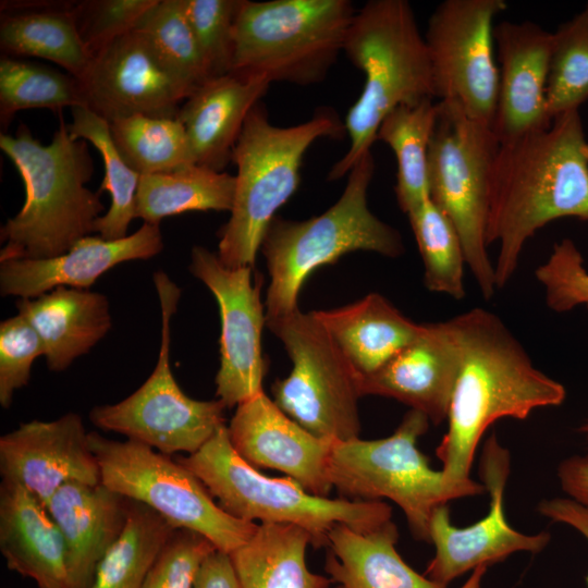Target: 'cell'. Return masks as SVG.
<instances>
[{"label":"cell","instance_id":"1","mask_svg":"<svg viewBox=\"0 0 588 588\" xmlns=\"http://www.w3.org/2000/svg\"><path fill=\"white\" fill-rule=\"evenodd\" d=\"M578 110L500 143L489 182L486 238L499 243L497 289L514 275L524 245L560 218L588 223V160Z\"/></svg>","mask_w":588,"mask_h":588},{"label":"cell","instance_id":"2","mask_svg":"<svg viewBox=\"0 0 588 588\" xmlns=\"http://www.w3.org/2000/svg\"><path fill=\"white\" fill-rule=\"evenodd\" d=\"M458 348V371L448 430L436 450L441 470L455 482L470 480L478 443L500 418L526 419L558 406L565 388L536 368L525 348L493 313L473 308L449 319Z\"/></svg>","mask_w":588,"mask_h":588},{"label":"cell","instance_id":"3","mask_svg":"<svg viewBox=\"0 0 588 588\" xmlns=\"http://www.w3.org/2000/svg\"><path fill=\"white\" fill-rule=\"evenodd\" d=\"M87 143L70 134L61 112L48 145L35 139L24 123L15 135L1 133L0 148L22 177L25 201L1 228L5 245L0 261L53 258L95 232L105 206L99 193L86 187L94 172Z\"/></svg>","mask_w":588,"mask_h":588},{"label":"cell","instance_id":"4","mask_svg":"<svg viewBox=\"0 0 588 588\" xmlns=\"http://www.w3.org/2000/svg\"><path fill=\"white\" fill-rule=\"evenodd\" d=\"M343 52L365 84L344 121L348 150L332 166L329 181L348 174L371 150L380 123L394 108L434 99L428 48L408 1L366 2L352 19Z\"/></svg>","mask_w":588,"mask_h":588},{"label":"cell","instance_id":"5","mask_svg":"<svg viewBox=\"0 0 588 588\" xmlns=\"http://www.w3.org/2000/svg\"><path fill=\"white\" fill-rule=\"evenodd\" d=\"M345 134L344 122L330 108L292 126L272 124L261 103L252 109L231 155L236 166L234 200L218 244L225 266L254 268L269 223L298 187L307 149L319 138Z\"/></svg>","mask_w":588,"mask_h":588},{"label":"cell","instance_id":"6","mask_svg":"<svg viewBox=\"0 0 588 588\" xmlns=\"http://www.w3.org/2000/svg\"><path fill=\"white\" fill-rule=\"evenodd\" d=\"M373 173L370 150L351 169L342 195L327 211L303 221L275 216L269 223L260 245L270 274L266 319L297 309L298 293L310 273L344 254L368 250L395 258L404 252L399 231L368 208Z\"/></svg>","mask_w":588,"mask_h":588},{"label":"cell","instance_id":"7","mask_svg":"<svg viewBox=\"0 0 588 588\" xmlns=\"http://www.w3.org/2000/svg\"><path fill=\"white\" fill-rule=\"evenodd\" d=\"M176 460L196 475L228 514L252 523L296 525L309 534L316 549L329 547V532L338 524L368 532L392 517L385 502L319 497L290 477L261 474L233 449L225 425L197 452Z\"/></svg>","mask_w":588,"mask_h":588},{"label":"cell","instance_id":"8","mask_svg":"<svg viewBox=\"0 0 588 588\" xmlns=\"http://www.w3.org/2000/svg\"><path fill=\"white\" fill-rule=\"evenodd\" d=\"M348 0H242L232 73L299 86L321 83L343 52Z\"/></svg>","mask_w":588,"mask_h":588},{"label":"cell","instance_id":"9","mask_svg":"<svg viewBox=\"0 0 588 588\" xmlns=\"http://www.w3.org/2000/svg\"><path fill=\"white\" fill-rule=\"evenodd\" d=\"M429 421L425 414L409 409L391 436L335 441L329 460V477L341 498L391 500L403 511L414 538L426 542L436 507L486 491L473 479L455 482L429 466L417 448Z\"/></svg>","mask_w":588,"mask_h":588},{"label":"cell","instance_id":"10","mask_svg":"<svg viewBox=\"0 0 588 588\" xmlns=\"http://www.w3.org/2000/svg\"><path fill=\"white\" fill-rule=\"evenodd\" d=\"M438 113L428 151L430 199L451 220L466 265L482 296L497 290L486 238L489 182L500 146L492 128L469 118L452 101H437Z\"/></svg>","mask_w":588,"mask_h":588},{"label":"cell","instance_id":"11","mask_svg":"<svg viewBox=\"0 0 588 588\" xmlns=\"http://www.w3.org/2000/svg\"><path fill=\"white\" fill-rule=\"evenodd\" d=\"M100 481L125 499L162 516L174 529H188L231 553L248 541L258 524L228 514L205 485L181 464L143 443L89 432Z\"/></svg>","mask_w":588,"mask_h":588},{"label":"cell","instance_id":"12","mask_svg":"<svg viewBox=\"0 0 588 588\" xmlns=\"http://www.w3.org/2000/svg\"><path fill=\"white\" fill-rule=\"evenodd\" d=\"M281 340L293 367L271 385L272 400L313 434L347 441L358 438L360 375L314 313L294 311L266 319Z\"/></svg>","mask_w":588,"mask_h":588},{"label":"cell","instance_id":"13","mask_svg":"<svg viewBox=\"0 0 588 588\" xmlns=\"http://www.w3.org/2000/svg\"><path fill=\"white\" fill-rule=\"evenodd\" d=\"M162 328L157 364L146 381L124 400L95 406L89 420L99 429L126 437L162 454L197 452L225 425V406L217 399L199 401L186 395L170 366L171 318L181 290L163 272L154 274Z\"/></svg>","mask_w":588,"mask_h":588},{"label":"cell","instance_id":"14","mask_svg":"<svg viewBox=\"0 0 588 588\" xmlns=\"http://www.w3.org/2000/svg\"><path fill=\"white\" fill-rule=\"evenodd\" d=\"M506 8L505 0H445L430 15L425 35L433 97L455 102L491 128L499 88L493 22Z\"/></svg>","mask_w":588,"mask_h":588},{"label":"cell","instance_id":"15","mask_svg":"<svg viewBox=\"0 0 588 588\" xmlns=\"http://www.w3.org/2000/svg\"><path fill=\"white\" fill-rule=\"evenodd\" d=\"M189 271L217 299L221 320L220 367L216 375V396L232 408L264 392L268 366L261 348L266 323L260 299L262 278L252 267L225 266L218 254L195 246Z\"/></svg>","mask_w":588,"mask_h":588},{"label":"cell","instance_id":"16","mask_svg":"<svg viewBox=\"0 0 588 588\" xmlns=\"http://www.w3.org/2000/svg\"><path fill=\"white\" fill-rule=\"evenodd\" d=\"M510 453L494 433L483 444L480 477L490 498L487 515L467 527L451 523L448 504L436 507L429 524V542L434 555L425 575L442 585L474 571L501 562L512 553H538L550 541V534L526 535L510 526L504 512V490L510 474Z\"/></svg>","mask_w":588,"mask_h":588},{"label":"cell","instance_id":"17","mask_svg":"<svg viewBox=\"0 0 588 588\" xmlns=\"http://www.w3.org/2000/svg\"><path fill=\"white\" fill-rule=\"evenodd\" d=\"M78 82L83 105L107 122L135 114L176 118L193 93L134 29L97 53Z\"/></svg>","mask_w":588,"mask_h":588},{"label":"cell","instance_id":"18","mask_svg":"<svg viewBox=\"0 0 588 588\" xmlns=\"http://www.w3.org/2000/svg\"><path fill=\"white\" fill-rule=\"evenodd\" d=\"M2 480L16 482L46 505L68 482L100 483L89 432L78 414L30 420L0 437Z\"/></svg>","mask_w":588,"mask_h":588},{"label":"cell","instance_id":"19","mask_svg":"<svg viewBox=\"0 0 588 588\" xmlns=\"http://www.w3.org/2000/svg\"><path fill=\"white\" fill-rule=\"evenodd\" d=\"M236 453L258 468L280 470L306 491L329 497V460L335 441L303 428L261 392L238 404L229 424Z\"/></svg>","mask_w":588,"mask_h":588},{"label":"cell","instance_id":"20","mask_svg":"<svg viewBox=\"0 0 588 588\" xmlns=\"http://www.w3.org/2000/svg\"><path fill=\"white\" fill-rule=\"evenodd\" d=\"M499 88L492 131L500 143L550 126L546 86L552 33L540 25L503 21L494 25Z\"/></svg>","mask_w":588,"mask_h":588},{"label":"cell","instance_id":"21","mask_svg":"<svg viewBox=\"0 0 588 588\" xmlns=\"http://www.w3.org/2000/svg\"><path fill=\"white\" fill-rule=\"evenodd\" d=\"M458 364L450 321L421 323L408 345L377 371L360 376L362 396L394 399L439 425L448 416Z\"/></svg>","mask_w":588,"mask_h":588},{"label":"cell","instance_id":"22","mask_svg":"<svg viewBox=\"0 0 588 588\" xmlns=\"http://www.w3.org/2000/svg\"><path fill=\"white\" fill-rule=\"evenodd\" d=\"M162 248L159 224L144 222L136 232L113 241L87 235L53 258L0 261V292L3 296L34 298L59 286L87 290L114 266L149 259Z\"/></svg>","mask_w":588,"mask_h":588},{"label":"cell","instance_id":"23","mask_svg":"<svg viewBox=\"0 0 588 588\" xmlns=\"http://www.w3.org/2000/svg\"><path fill=\"white\" fill-rule=\"evenodd\" d=\"M47 507L64 540L70 588H90L98 563L125 525L127 499L101 482H68Z\"/></svg>","mask_w":588,"mask_h":588},{"label":"cell","instance_id":"24","mask_svg":"<svg viewBox=\"0 0 588 588\" xmlns=\"http://www.w3.org/2000/svg\"><path fill=\"white\" fill-rule=\"evenodd\" d=\"M270 83L228 73L196 88L181 105L183 124L196 164L222 172L252 109Z\"/></svg>","mask_w":588,"mask_h":588},{"label":"cell","instance_id":"25","mask_svg":"<svg viewBox=\"0 0 588 588\" xmlns=\"http://www.w3.org/2000/svg\"><path fill=\"white\" fill-rule=\"evenodd\" d=\"M0 551L9 569L38 588H70L64 540L47 505L7 480L0 485Z\"/></svg>","mask_w":588,"mask_h":588},{"label":"cell","instance_id":"26","mask_svg":"<svg viewBox=\"0 0 588 588\" xmlns=\"http://www.w3.org/2000/svg\"><path fill=\"white\" fill-rule=\"evenodd\" d=\"M39 335L47 366L63 371L89 352L110 330L108 298L98 292L59 286L15 304Z\"/></svg>","mask_w":588,"mask_h":588},{"label":"cell","instance_id":"27","mask_svg":"<svg viewBox=\"0 0 588 588\" xmlns=\"http://www.w3.org/2000/svg\"><path fill=\"white\" fill-rule=\"evenodd\" d=\"M313 313L360 376L381 368L421 329V323L405 317L378 293L344 307Z\"/></svg>","mask_w":588,"mask_h":588},{"label":"cell","instance_id":"28","mask_svg":"<svg viewBox=\"0 0 588 588\" xmlns=\"http://www.w3.org/2000/svg\"><path fill=\"white\" fill-rule=\"evenodd\" d=\"M328 539L324 569L342 588H446L404 562L392 519L368 532L338 524Z\"/></svg>","mask_w":588,"mask_h":588},{"label":"cell","instance_id":"29","mask_svg":"<svg viewBox=\"0 0 588 588\" xmlns=\"http://www.w3.org/2000/svg\"><path fill=\"white\" fill-rule=\"evenodd\" d=\"M74 2H1V50L10 57L49 60L79 79L93 56L77 32L71 12Z\"/></svg>","mask_w":588,"mask_h":588},{"label":"cell","instance_id":"30","mask_svg":"<svg viewBox=\"0 0 588 588\" xmlns=\"http://www.w3.org/2000/svg\"><path fill=\"white\" fill-rule=\"evenodd\" d=\"M309 534L291 524L262 523L230 553L241 588H329L330 577L309 571Z\"/></svg>","mask_w":588,"mask_h":588},{"label":"cell","instance_id":"31","mask_svg":"<svg viewBox=\"0 0 588 588\" xmlns=\"http://www.w3.org/2000/svg\"><path fill=\"white\" fill-rule=\"evenodd\" d=\"M235 175L191 163L170 172L140 175L136 218L159 224L187 211H231Z\"/></svg>","mask_w":588,"mask_h":588},{"label":"cell","instance_id":"32","mask_svg":"<svg viewBox=\"0 0 588 588\" xmlns=\"http://www.w3.org/2000/svg\"><path fill=\"white\" fill-rule=\"evenodd\" d=\"M438 113L433 98L402 105L379 125L376 140L394 152L397 166L395 195L404 213L429 197L428 151Z\"/></svg>","mask_w":588,"mask_h":588},{"label":"cell","instance_id":"33","mask_svg":"<svg viewBox=\"0 0 588 588\" xmlns=\"http://www.w3.org/2000/svg\"><path fill=\"white\" fill-rule=\"evenodd\" d=\"M174 530L152 509L127 499L125 525L98 563L90 588H142Z\"/></svg>","mask_w":588,"mask_h":588},{"label":"cell","instance_id":"34","mask_svg":"<svg viewBox=\"0 0 588 588\" xmlns=\"http://www.w3.org/2000/svg\"><path fill=\"white\" fill-rule=\"evenodd\" d=\"M72 121L68 123L74 138L85 139L100 154L105 176L99 192H108L111 203L108 211L95 223V232L105 240L127 236L130 223L136 218V200L140 175L124 161L112 139L109 122L85 105L71 108Z\"/></svg>","mask_w":588,"mask_h":588},{"label":"cell","instance_id":"35","mask_svg":"<svg viewBox=\"0 0 588 588\" xmlns=\"http://www.w3.org/2000/svg\"><path fill=\"white\" fill-rule=\"evenodd\" d=\"M117 149L139 175L170 172L195 163L185 128L177 118L135 114L109 122Z\"/></svg>","mask_w":588,"mask_h":588},{"label":"cell","instance_id":"36","mask_svg":"<svg viewBox=\"0 0 588 588\" xmlns=\"http://www.w3.org/2000/svg\"><path fill=\"white\" fill-rule=\"evenodd\" d=\"M83 105L78 79L70 74L15 57L0 59V124L7 130L16 112L60 110Z\"/></svg>","mask_w":588,"mask_h":588},{"label":"cell","instance_id":"37","mask_svg":"<svg viewBox=\"0 0 588 588\" xmlns=\"http://www.w3.org/2000/svg\"><path fill=\"white\" fill-rule=\"evenodd\" d=\"M424 264V283L455 299L465 296L464 248L451 220L428 197L407 213Z\"/></svg>","mask_w":588,"mask_h":588},{"label":"cell","instance_id":"38","mask_svg":"<svg viewBox=\"0 0 588 588\" xmlns=\"http://www.w3.org/2000/svg\"><path fill=\"white\" fill-rule=\"evenodd\" d=\"M134 30L193 91L211 78L187 20L184 0H157Z\"/></svg>","mask_w":588,"mask_h":588},{"label":"cell","instance_id":"39","mask_svg":"<svg viewBox=\"0 0 588 588\" xmlns=\"http://www.w3.org/2000/svg\"><path fill=\"white\" fill-rule=\"evenodd\" d=\"M588 100V2L552 33L546 111L552 122Z\"/></svg>","mask_w":588,"mask_h":588},{"label":"cell","instance_id":"40","mask_svg":"<svg viewBox=\"0 0 588 588\" xmlns=\"http://www.w3.org/2000/svg\"><path fill=\"white\" fill-rule=\"evenodd\" d=\"M242 0H184V8L211 78L232 69L234 24Z\"/></svg>","mask_w":588,"mask_h":588},{"label":"cell","instance_id":"41","mask_svg":"<svg viewBox=\"0 0 588 588\" xmlns=\"http://www.w3.org/2000/svg\"><path fill=\"white\" fill-rule=\"evenodd\" d=\"M157 0H84L71 12L93 58L117 38L132 32Z\"/></svg>","mask_w":588,"mask_h":588},{"label":"cell","instance_id":"42","mask_svg":"<svg viewBox=\"0 0 588 588\" xmlns=\"http://www.w3.org/2000/svg\"><path fill=\"white\" fill-rule=\"evenodd\" d=\"M535 277L544 289L546 303L556 313L585 305L588 309V272L576 244L569 238L555 243L549 259Z\"/></svg>","mask_w":588,"mask_h":588},{"label":"cell","instance_id":"43","mask_svg":"<svg viewBox=\"0 0 588 588\" xmlns=\"http://www.w3.org/2000/svg\"><path fill=\"white\" fill-rule=\"evenodd\" d=\"M44 355L41 340L21 315L0 324V404L9 408L15 391L30 379L34 360Z\"/></svg>","mask_w":588,"mask_h":588},{"label":"cell","instance_id":"44","mask_svg":"<svg viewBox=\"0 0 588 588\" xmlns=\"http://www.w3.org/2000/svg\"><path fill=\"white\" fill-rule=\"evenodd\" d=\"M215 550L213 543L203 535L175 529L142 588H194L203 562Z\"/></svg>","mask_w":588,"mask_h":588},{"label":"cell","instance_id":"45","mask_svg":"<svg viewBox=\"0 0 588 588\" xmlns=\"http://www.w3.org/2000/svg\"><path fill=\"white\" fill-rule=\"evenodd\" d=\"M194 588H241L230 553L211 552L199 568Z\"/></svg>","mask_w":588,"mask_h":588},{"label":"cell","instance_id":"46","mask_svg":"<svg viewBox=\"0 0 588 588\" xmlns=\"http://www.w3.org/2000/svg\"><path fill=\"white\" fill-rule=\"evenodd\" d=\"M541 515L567 524L588 540V507L568 498L543 500L538 505ZM588 586V574L586 577Z\"/></svg>","mask_w":588,"mask_h":588},{"label":"cell","instance_id":"47","mask_svg":"<svg viewBox=\"0 0 588 588\" xmlns=\"http://www.w3.org/2000/svg\"><path fill=\"white\" fill-rule=\"evenodd\" d=\"M558 477L562 490L572 500L588 507V454L562 461L558 467Z\"/></svg>","mask_w":588,"mask_h":588},{"label":"cell","instance_id":"48","mask_svg":"<svg viewBox=\"0 0 588 588\" xmlns=\"http://www.w3.org/2000/svg\"><path fill=\"white\" fill-rule=\"evenodd\" d=\"M487 572V566H479L471 571L470 576L460 588H481V580Z\"/></svg>","mask_w":588,"mask_h":588},{"label":"cell","instance_id":"49","mask_svg":"<svg viewBox=\"0 0 588 588\" xmlns=\"http://www.w3.org/2000/svg\"><path fill=\"white\" fill-rule=\"evenodd\" d=\"M583 154L586 157V159L588 160V143L587 142L583 146Z\"/></svg>","mask_w":588,"mask_h":588},{"label":"cell","instance_id":"50","mask_svg":"<svg viewBox=\"0 0 588 588\" xmlns=\"http://www.w3.org/2000/svg\"><path fill=\"white\" fill-rule=\"evenodd\" d=\"M581 431L585 432L588 437V422L581 427Z\"/></svg>","mask_w":588,"mask_h":588},{"label":"cell","instance_id":"51","mask_svg":"<svg viewBox=\"0 0 588 588\" xmlns=\"http://www.w3.org/2000/svg\"><path fill=\"white\" fill-rule=\"evenodd\" d=\"M334 588H342V587L338 585V586H336V587H334Z\"/></svg>","mask_w":588,"mask_h":588}]
</instances>
